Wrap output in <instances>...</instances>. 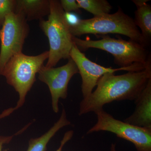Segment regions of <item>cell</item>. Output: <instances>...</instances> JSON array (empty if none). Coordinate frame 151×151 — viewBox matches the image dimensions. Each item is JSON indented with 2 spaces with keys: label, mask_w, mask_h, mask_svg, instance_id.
<instances>
[{
  "label": "cell",
  "mask_w": 151,
  "mask_h": 151,
  "mask_svg": "<svg viewBox=\"0 0 151 151\" xmlns=\"http://www.w3.org/2000/svg\"><path fill=\"white\" fill-rule=\"evenodd\" d=\"M134 101V111L123 121L136 127L151 129V79Z\"/></svg>",
  "instance_id": "obj_10"
},
{
  "label": "cell",
  "mask_w": 151,
  "mask_h": 151,
  "mask_svg": "<svg viewBox=\"0 0 151 151\" xmlns=\"http://www.w3.org/2000/svg\"><path fill=\"white\" fill-rule=\"evenodd\" d=\"M149 0H133L137 10L135 12L134 21L139 28L147 46H150L151 40V6L147 4Z\"/></svg>",
  "instance_id": "obj_12"
},
{
  "label": "cell",
  "mask_w": 151,
  "mask_h": 151,
  "mask_svg": "<svg viewBox=\"0 0 151 151\" xmlns=\"http://www.w3.org/2000/svg\"><path fill=\"white\" fill-rule=\"evenodd\" d=\"M60 5L65 13H81V8L76 0H60Z\"/></svg>",
  "instance_id": "obj_16"
},
{
  "label": "cell",
  "mask_w": 151,
  "mask_h": 151,
  "mask_svg": "<svg viewBox=\"0 0 151 151\" xmlns=\"http://www.w3.org/2000/svg\"><path fill=\"white\" fill-rule=\"evenodd\" d=\"M81 9L92 14L94 17L103 16L109 14L112 6L106 0H76Z\"/></svg>",
  "instance_id": "obj_14"
},
{
  "label": "cell",
  "mask_w": 151,
  "mask_h": 151,
  "mask_svg": "<svg viewBox=\"0 0 151 151\" xmlns=\"http://www.w3.org/2000/svg\"><path fill=\"white\" fill-rule=\"evenodd\" d=\"M48 19L40 21V27L48 40L49 57L45 67H54L61 59L70 58L73 45L70 27L59 1L50 0Z\"/></svg>",
  "instance_id": "obj_3"
},
{
  "label": "cell",
  "mask_w": 151,
  "mask_h": 151,
  "mask_svg": "<svg viewBox=\"0 0 151 151\" xmlns=\"http://www.w3.org/2000/svg\"><path fill=\"white\" fill-rule=\"evenodd\" d=\"M150 79L151 63L141 71L119 75L105 73L98 80L96 89L80 102L78 115L96 113L114 101H134Z\"/></svg>",
  "instance_id": "obj_1"
},
{
  "label": "cell",
  "mask_w": 151,
  "mask_h": 151,
  "mask_svg": "<svg viewBox=\"0 0 151 151\" xmlns=\"http://www.w3.org/2000/svg\"><path fill=\"white\" fill-rule=\"evenodd\" d=\"M50 0H16L14 13L22 15L27 21L43 19L49 14Z\"/></svg>",
  "instance_id": "obj_11"
},
{
  "label": "cell",
  "mask_w": 151,
  "mask_h": 151,
  "mask_svg": "<svg viewBox=\"0 0 151 151\" xmlns=\"http://www.w3.org/2000/svg\"><path fill=\"white\" fill-rule=\"evenodd\" d=\"M14 136H0V151H2L3 146L4 144H8L12 140Z\"/></svg>",
  "instance_id": "obj_18"
},
{
  "label": "cell",
  "mask_w": 151,
  "mask_h": 151,
  "mask_svg": "<svg viewBox=\"0 0 151 151\" xmlns=\"http://www.w3.org/2000/svg\"><path fill=\"white\" fill-rule=\"evenodd\" d=\"M94 113L97 122L88 130L86 134L100 132H111L134 144L137 151H151V129L136 127L115 119L104 109Z\"/></svg>",
  "instance_id": "obj_6"
},
{
  "label": "cell",
  "mask_w": 151,
  "mask_h": 151,
  "mask_svg": "<svg viewBox=\"0 0 151 151\" xmlns=\"http://www.w3.org/2000/svg\"><path fill=\"white\" fill-rule=\"evenodd\" d=\"M1 29H0V36H1Z\"/></svg>",
  "instance_id": "obj_20"
},
{
  "label": "cell",
  "mask_w": 151,
  "mask_h": 151,
  "mask_svg": "<svg viewBox=\"0 0 151 151\" xmlns=\"http://www.w3.org/2000/svg\"><path fill=\"white\" fill-rule=\"evenodd\" d=\"M70 124V122L67 119L65 109L63 108L60 119L46 133L39 137L30 140L27 151H46L47 145L57 132Z\"/></svg>",
  "instance_id": "obj_13"
},
{
  "label": "cell",
  "mask_w": 151,
  "mask_h": 151,
  "mask_svg": "<svg viewBox=\"0 0 151 151\" xmlns=\"http://www.w3.org/2000/svg\"><path fill=\"white\" fill-rule=\"evenodd\" d=\"M22 15L11 13L6 17L0 36V76L6 64L12 57L22 52L29 27Z\"/></svg>",
  "instance_id": "obj_7"
},
{
  "label": "cell",
  "mask_w": 151,
  "mask_h": 151,
  "mask_svg": "<svg viewBox=\"0 0 151 151\" xmlns=\"http://www.w3.org/2000/svg\"><path fill=\"white\" fill-rule=\"evenodd\" d=\"M77 73L78 68L70 58L66 64L60 67L46 68L44 65L38 73L39 79L49 87L51 94L52 110L55 113H58L59 111V99H66L69 81Z\"/></svg>",
  "instance_id": "obj_9"
},
{
  "label": "cell",
  "mask_w": 151,
  "mask_h": 151,
  "mask_svg": "<svg viewBox=\"0 0 151 151\" xmlns=\"http://www.w3.org/2000/svg\"><path fill=\"white\" fill-rule=\"evenodd\" d=\"M73 132L72 130H70L65 133V134L63 136V137L61 141L60 146L59 148L56 151H62L63 146L68 142L71 139V138L73 137Z\"/></svg>",
  "instance_id": "obj_17"
},
{
  "label": "cell",
  "mask_w": 151,
  "mask_h": 151,
  "mask_svg": "<svg viewBox=\"0 0 151 151\" xmlns=\"http://www.w3.org/2000/svg\"><path fill=\"white\" fill-rule=\"evenodd\" d=\"M72 40L80 50L89 48L101 50L111 53L114 62L120 67L130 66L134 63L146 64L151 61V55L147 47L134 41L108 36H102L99 40H84L73 36Z\"/></svg>",
  "instance_id": "obj_5"
},
{
  "label": "cell",
  "mask_w": 151,
  "mask_h": 151,
  "mask_svg": "<svg viewBox=\"0 0 151 151\" xmlns=\"http://www.w3.org/2000/svg\"><path fill=\"white\" fill-rule=\"evenodd\" d=\"M70 56L75 62L78 68V73L81 75L83 98L88 97L92 93L99 79L105 73H114L120 70L128 72L141 71L145 69L151 63L150 62L146 65L134 63L127 67L116 68L105 67L90 60L74 44L70 50Z\"/></svg>",
  "instance_id": "obj_8"
},
{
  "label": "cell",
  "mask_w": 151,
  "mask_h": 151,
  "mask_svg": "<svg viewBox=\"0 0 151 151\" xmlns=\"http://www.w3.org/2000/svg\"><path fill=\"white\" fill-rule=\"evenodd\" d=\"M16 0H0V27L2 26L6 17L14 12Z\"/></svg>",
  "instance_id": "obj_15"
},
{
  "label": "cell",
  "mask_w": 151,
  "mask_h": 151,
  "mask_svg": "<svg viewBox=\"0 0 151 151\" xmlns=\"http://www.w3.org/2000/svg\"><path fill=\"white\" fill-rule=\"evenodd\" d=\"M69 27L71 35L76 37L89 34L103 35L118 34L126 36L131 40L147 47L134 19L125 14L120 7L113 14L90 19H79L76 24Z\"/></svg>",
  "instance_id": "obj_4"
},
{
  "label": "cell",
  "mask_w": 151,
  "mask_h": 151,
  "mask_svg": "<svg viewBox=\"0 0 151 151\" xmlns=\"http://www.w3.org/2000/svg\"><path fill=\"white\" fill-rule=\"evenodd\" d=\"M110 151H118L116 149V144L114 143H112L110 148Z\"/></svg>",
  "instance_id": "obj_19"
},
{
  "label": "cell",
  "mask_w": 151,
  "mask_h": 151,
  "mask_svg": "<svg viewBox=\"0 0 151 151\" xmlns=\"http://www.w3.org/2000/svg\"><path fill=\"white\" fill-rule=\"evenodd\" d=\"M49 51H45L36 55H28L20 52L9 60L1 72L7 83L14 87L19 95L15 107L6 112L7 115L21 107L25 103L28 92L36 81V75L48 59Z\"/></svg>",
  "instance_id": "obj_2"
}]
</instances>
